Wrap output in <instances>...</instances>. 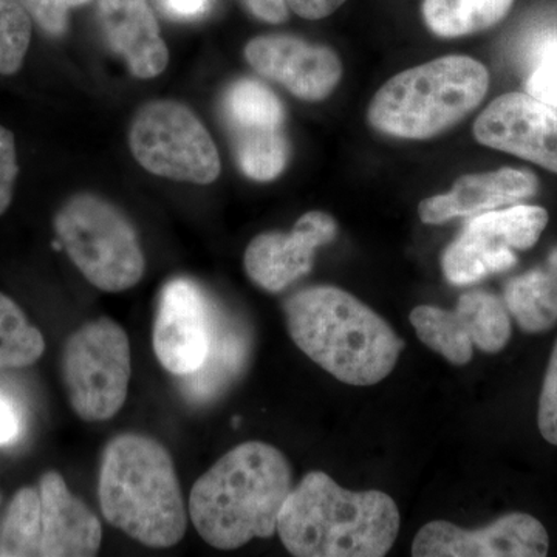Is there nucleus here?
Listing matches in <instances>:
<instances>
[{
	"label": "nucleus",
	"mask_w": 557,
	"mask_h": 557,
	"mask_svg": "<svg viewBox=\"0 0 557 557\" xmlns=\"http://www.w3.org/2000/svg\"><path fill=\"white\" fill-rule=\"evenodd\" d=\"M504 302L519 327L542 333L557 324V248L547 267L511 278L505 287Z\"/></svg>",
	"instance_id": "nucleus-20"
},
{
	"label": "nucleus",
	"mask_w": 557,
	"mask_h": 557,
	"mask_svg": "<svg viewBox=\"0 0 557 557\" xmlns=\"http://www.w3.org/2000/svg\"><path fill=\"white\" fill-rule=\"evenodd\" d=\"M338 236V223L322 211H310L289 233L259 234L244 256L245 273L259 288L281 293L313 269L317 249Z\"/></svg>",
	"instance_id": "nucleus-15"
},
{
	"label": "nucleus",
	"mask_w": 557,
	"mask_h": 557,
	"mask_svg": "<svg viewBox=\"0 0 557 557\" xmlns=\"http://www.w3.org/2000/svg\"><path fill=\"white\" fill-rule=\"evenodd\" d=\"M33 21L20 0H0V75H14L30 47Z\"/></svg>",
	"instance_id": "nucleus-26"
},
{
	"label": "nucleus",
	"mask_w": 557,
	"mask_h": 557,
	"mask_svg": "<svg viewBox=\"0 0 557 557\" xmlns=\"http://www.w3.org/2000/svg\"><path fill=\"white\" fill-rule=\"evenodd\" d=\"M222 112L230 135L284 131V106L260 81L239 79L231 84L223 95Z\"/></svg>",
	"instance_id": "nucleus-21"
},
{
	"label": "nucleus",
	"mask_w": 557,
	"mask_h": 557,
	"mask_svg": "<svg viewBox=\"0 0 557 557\" xmlns=\"http://www.w3.org/2000/svg\"><path fill=\"white\" fill-rule=\"evenodd\" d=\"M557 69V32L549 33L536 47V65Z\"/></svg>",
	"instance_id": "nucleus-35"
},
{
	"label": "nucleus",
	"mask_w": 557,
	"mask_h": 557,
	"mask_svg": "<svg viewBox=\"0 0 557 557\" xmlns=\"http://www.w3.org/2000/svg\"><path fill=\"white\" fill-rule=\"evenodd\" d=\"M399 511L383 491H350L325 472H309L293 487L277 533L298 557H381L397 541Z\"/></svg>",
	"instance_id": "nucleus-3"
},
{
	"label": "nucleus",
	"mask_w": 557,
	"mask_h": 557,
	"mask_svg": "<svg viewBox=\"0 0 557 557\" xmlns=\"http://www.w3.org/2000/svg\"><path fill=\"white\" fill-rule=\"evenodd\" d=\"M98 16L110 47L137 78H156L164 72L170 51L148 0H98Z\"/></svg>",
	"instance_id": "nucleus-18"
},
{
	"label": "nucleus",
	"mask_w": 557,
	"mask_h": 557,
	"mask_svg": "<svg viewBox=\"0 0 557 557\" xmlns=\"http://www.w3.org/2000/svg\"><path fill=\"white\" fill-rule=\"evenodd\" d=\"M131 150L138 163L159 177L209 185L220 175V157L196 113L177 101H152L135 115Z\"/></svg>",
	"instance_id": "nucleus-8"
},
{
	"label": "nucleus",
	"mask_w": 557,
	"mask_h": 557,
	"mask_svg": "<svg viewBox=\"0 0 557 557\" xmlns=\"http://www.w3.org/2000/svg\"><path fill=\"white\" fill-rule=\"evenodd\" d=\"M547 530L533 516L511 512L480 530H465L435 520L418 531L412 544L416 557H544Z\"/></svg>",
	"instance_id": "nucleus-12"
},
{
	"label": "nucleus",
	"mask_w": 557,
	"mask_h": 557,
	"mask_svg": "<svg viewBox=\"0 0 557 557\" xmlns=\"http://www.w3.org/2000/svg\"><path fill=\"white\" fill-rule=\"evenodd\" d=\"M17 174L20 164L13 132L0 124V215L10 208L13 200Z\"/></svg>",
	"instance_id": "nucleus-29"
},
{
	"label": "nucleus",
	"mask_w": 557,
	"mask_h": 557,
	"mask_svg": "<svg viewBox=\"0 0 557 557\" xmlns=\"http://www.w3.org/2000/svg\"><path fill=\"white\" fill-rule=\"evenodd\" d=\"M292 490V467L281 450L263 442L242 443L194 483L189 518L211 547L240 548L276 533Z\"/></svg>",
	"instance_id": "nucleus-1"
},
{
	"label": "nucleus",
	"mask_w": 557,
	"mask_h": 557,
	"mask_svg": "<svg viewBox=\"0 0 557 557\" xmlns=\"http://www.w3.org/2000/svg\"><path fill=\"white\" fill-rule=\"evenodd\" d=\"M231 143L240 171L256 182H271L287 166L289 149L284 131L231 135Z\"/></svg>",
	"instance_id": "nucleus-25"
},
{
	"label": "nucleus",
	"mask_w": 557,
	"mask_h": 557,
	"mask_svg": "<svg viewBox=\"0 0 557 557\" xmlns=\"http://www.w3.org/2000/svg\"><path fill=\"white\" fill-rule=\"evenodd\" d=\"M547 225V209L533 205L474 215L443 252V273L454 285L504 273L518 263L516 251L533 248Z\"/></svg>",
	"instance_id": "nucleus-9"
},
{
	"label": "nucleus",
	"mask_w": 557,
	"mask_h": 557,
	"mask_svg": "<svg viewBox=\"0 0 557 557\" xmlns=\"http://www.w3.org/2000/svg\"><path fill=\"white\" fill-rule=\"evenodd\" d=\"M512 3L515 0H424L423 20L440 38H461L497 25Z\"/></svg>",
	"instance_id": "nucleus-22"
},
{
	"label": "nucleus",
	"mask_w": 557,
	"mask_h": 557,
	"mask_svg": "<svg viewBox=\"0 0 557 557\" xmlns=\"http://www.w3.org/2000/svg\"><path fill=\"white\" fill-rule=\"evenodd\" d=\"M46 351V339L27 314L0 293V370L28 368Z\"/></svg>",
	"instance_id": "nucleus-24"
},
{
	"label": "nucleus",
	"mask_w": 557,
	"mask_h": 557,
	"mask_svg": "<svg viewBox=\"0 0 557 557\" xmlns=\"http://www.w3.org/2000/svg\"><path fill=\"white\" fill-rule=\"evenodd\" d=\"M245 58L259 75L304 101L325 100L343 78V62L336 51L298 36H259L245 47Z\"/></svg>",
	"instance_id": "nucleus-14"
},
{
	"label": "nucleus",
	"mask_w": 557,
	"mask_h": 557,
	"mask_svg": "<svg viewBox=\"0 0 557 557\" xmlns=\"http://www.w3.org/2000/svg\"><path fill=\"white\" fill-rule=\"evenodd\" d=\"M480 145L557 174V108L520 91L502 95L475 120Z\"/></svg>",
	"instance_id": "nucleus-13"
},
{
	"label": "nucleus",
	"mask_w": 557,
	"mask_h": 557,
	"mask_svg": "<svg viewBox=\"0 0 557 557\" xmlns=\"http://www.w3.org/2000/svg\"><path fill=\"white\" fill-rule=\"evenodd\" d=\"M62 248L84 277L102 292H126L145 274L146 260L131 220L115 205L76 194L54 215Z\"/></svg>",
	"instance_id": "nucleus-6"
},
{
	"label": "nucleus",
	"mask_w": 557,
	"mask_h": 557,
	"mask_svg": "<svg viewBox=\"0 0 557 557\" xmlns=\"http://www.w3.org/2000/svg\"><path fill=\"white\" fill-rule=\"evenodd\" d=\"M32 21L51 38H61L69 28L73 9L89 5L91 0H20Z\"/></svg>",
	"instance_id": "nucleus-27"
},
{
	"label": "nucleus",
	"mask_w": 557,
	"mask_h": 557,
	"mask_svg": "<svg viewBox=\"0 0 557 557\" xmlns=\"http://www.w3.org/2000/svg\"><path fill=\"white\" fill-rule=\"evenodd\" d=\"M215 311L218 304L193 278H171L161 289L153 351L172 375L182 379L201 368L211 346Z\"/></svg>",
	"instance_id": "nucleus-11"
},
{
	"label": "nucleus",
	"mask_w": 557,
	"mask_h": 557,
	"mask_svg": "<svg viewBox=\"0 0 557 557\" xmlns=\"http://www.w3.org/2000/svg\"><path fill=\"white\" fill-rule=\"evenodd\" d=\"M159 7L174 20L193 21L209 13L212 0H159Z\"/></svg>",
	"instance_id": "nucleus-32"
},
{
	"label": "nucleus",
	"mask_w": 557,
	"mask_h": 557,
	"mask_svg": "<svg viewBox=\"0 0 557 557\" xmlns=\"http://www.w3.org/2000/svg\"><path fill=\"white\" fill-rule=\"evenodd\" d=\"M98 496L102 516L150 548L182 541L188 511L174 461L161 443L139 434L110 440L102 454Z\"/></svg>",
	"instance_id": "nucleus-4"
},
{
	"label": "nucleus",
	"mask_w": 557,
	"mask_h": 557,
	"mask_svg": "<svg viewBox=\"0 0 557 557\" xmlns=\"http://www.w3.org/2000/svg\"><path fill=\"white\" fill-rule=\"evenodd\" d=\"M528 95L557 108V69L537 64L527 81Z\"/></svg>",
	"instance_id": "nucleus-30"
},
{
	"label": "nucleus",
	"mask_w": 557,
	"mask_h": 557,
	"mask_svg": "<svg viewBox=\"0 0 557 557\" xmlns=\"http://www.w3.org/2000/svg\"><path fill=\"white\" fill-rule=\"evenodd\" d=\"M288 9L302 20L319 21L335 13L346 0H285Z\"/></svg>",
	"instance_id": "nucleus-33"
},
{
	"label": "nucleus",
	"mask_w": 557,
	"mask_h": 557,
	"mask_svg": "<svg viewBox=\"0 0 557 557\" xmlns=\"http://www.w3.org/2000/svg\"><path fill=\"white\" fill-rule=\"evenodd\" d=\"M249 351L248 330L218 306L207 359L196 372L182 376L183 395L196 405L214 401L247 369Z\"/></svg>",
	"instance_id": "nucleus-19"
},
{
	"label": "nucleus",
	"mask_w": 557,
	"mask_h": 557,
	"mask_svg": "<svg viewBox=\"0 0 557 557\" xmlns=\"http://www.w3.org/2000/svg\"><path fill=\"white\" fill-rule=\"evenodd\" d=\"M418 339L456 366L474 357V347L498 354L511 339V319L504 299L483 289L465 293L456 309L420 306L410 313Z\"/></svg>",
	"instance_id": "nucleus-10"
},
{
	"label": "nucleus",
	"mask_w": 557,
	"mask_h": 557,
	"mask_svg": "<svg viewBox=\"0 0 557 557\" xmlns=\"http://www.w3.org/2000/svg\"><path fill=\"white\" fill-rule=\"evenodd\" d=\"M252 16L267 24H282L288 20V5L285 0H244Z\"/></svg>",
	"instance_id": "nucleus-34"
},
{
	"label": "nucleus",
	"mask_w": 557,
	"mask_h": 557,
	"mask_svg": "<svg viewBox=\"0 0 557 557\" xmlns=\"http://www.w3.org/2000/svg\"><path fill=\"white\" fill-rule=\"evenodd\" d=\"M22 434V416L20 406L10 395L0 391V445H11Z\"/></svg>",
	"instance_id": "nucleus-31"
},
{
	"label": "nucleus",
	"mask_w": 557,
	"mask_h": 557,
	"mask_svg": "<svg viewBox=\"0 0 557 557\" xmlns=\"http://www.w3.org/2000/svg\"><path fill=\"white\" fill-rule=\"evenodd\" d=\"M293 343L333 379L373 386L391 375L405 341L350 293L332 285L296 292L284 304Z\"/></svg>",
	"instance_id": "nucleus-2"
},
{
	"label": "nucleus",
	"mask_w": 557,
	"mask_h": 557,
	"mask_svg": "<svg viewBox=\"0 0 557 557\" xmlns=\"http://www.w3.org/2000/svg\"><path fill=\"white\" fill-rule=\"evenodd\" d=\"M537 424L542 437L557 446V341L549 357L544 386L539 398Z\"/></svg>",
	"instance_id": "nucleus-28"
},
{
	"label": "nucleus",
	"mask_w": 557,
	"mask_h": 557,
	"mask_svg": "<svg viewBox=\"0 0 557 557\" xmlns=\"http://www.w3.org/2000/svg\"><path fill=\"white\" fill-rule=\"evenodd\" d=\"M537 188L536 175L512 168L463 175L448 194L421 201L418 215L428 225H440L453 219L471 218L530 199L537 193Z\"/></svg>",
	"instance_id": "nucleus-17"
},
{
	"label": "nucleus",
	"mask_w": 557,
	"mask_h": 557,
	"mask_svg": "<svg viewBox=\"0 0 557 557\" xmlns=\"http://www.w3.org/2000/svg\"><path fill=\"white\" fill-rule=\"evenodd\" d=\"M487 89L490 73L482 62L449 54L388 79L370 102L369 123L391 137L432 138L474 112Z\"/></svg>",
	"instance_id": "nucleus-5"
},
{
	"label": "nucleus",
	"mask_w": 557,
	"mask_h": 557,
	"mask_svg": "<svg viewBox=\"0 0 557 557\" xmlns=\"http://www.w3.org/2000/svg\"><path fill=\"white\" fill-rule=\"evenodd\" d=\"M61 369L76 416L90 423L109 420L123 408L129 391V336L112 319L91 321L65 343Z\"/></svg>",
	"instance_id": "nucleus-7"
},
{
	"label": "nucleus",
	"mask_w": 557,
	"mask_h": 557,
	"mask_svg": "<svg viewBox=\"0 0 557 557\" xmlns=\"http://www.w3.org/2000/svg\"><path fill=\"white\" fill-rule=\"evenodd\" d=\"M42 508L39 490L21 487L11 498L0 525V557L40 556Z\"/></svg>",
	"instance_id": "nucleus-23"
},
{
	"label": "nucleus",
	"mask_w": 557,
	"mask_h": 557,
	"mask_svg": "<svg viewBox=\"0 0 557 557\" xmlns=\"http://www.w3.org/2000/svg\"><path fill=\"white\" fill-rule=\"evenodd\" d=\"M44 557H91L101 547L102 528L95 512L69 491L64 478L49 471L39 480Z\"/></svg>",
	"instance_id": "nucleus-16"
}]
</instances>
